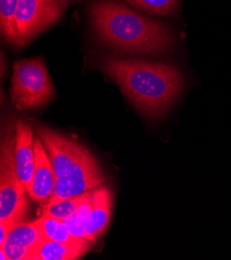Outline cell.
<instances>
[{
    "mask_svg": "<svg viewBox=\"0 0 231 260\" xmlns=\"http://www.w3.org/2000/svg\"><path fill=\"white\" fill-rule=\"evenodd\" d=\"M37 220L46 239L56 242H77L81 240L72 235L63 220L52 217H39Z\"/></svg>",
    "mask_w": 231,
    "mask_h": 260,
    "instance_id": "obj_15",
    "label": "cell"
},
{
    "mask_svg": "<svg viewBox=\"0 0 231 260\" xmlns=\"http://www.w3.org/2000/svg\"><path fill=\"white\" fill-rule=\"evenodd\" d=\"M36 164L31 189L28 193L30 200L36 203H47L52 195L56 183V174L50 161L46 147L38 136L35 141Z\"/></svg>",
    "mask_w": 231,
    "mask_h": 260,
    "instance_id": "obj_9",
    "label": "cell"
},
{
    "mask_svg": "<svg viewBox=\"0 0 231 260\" xmlns=\"http://www.w3.org/2000/svg\"><path fill=\"white\" fill-rule=\"evenodd\" d=\"M32 126L22 118L16 121L15 163L18 176L27 193L30 192L35 174L36 151Z\"/></svg>",
    "mask_w": 231,
    "mask_h": 260,
    "instance_id": "obj_7",
    "label": "cell"
},
{
    "mask_svg": "<svg viewBox=\"0 0 231 260\" xmlns=\"http://www.w3.org/2000/svg\"><path fill=\"white\" fill-rule=\"evenodd\" d=\"M100 68L117 83L133 105L150 118L165 115L185 86L179 70L163 62L106 58L100 62Z\"/></svg>",
    "mask_w": 231,
    "mask_h": 260,
    "instance_id": "obj_1",
    "label": "cell"
},
{
    "mask_svg": "<svg viewBox=\"0 0 231 260\" xmlns=\"http://www.w3.org/2000/svg\"><path fill=\"white\" fill-rule=\"evenodd\" d=\"M89 194L90 191L82 195L60 199L55 202H47L42 207L40 217H52L64 221L77 211Z\"/></svg>",
    "mask_w": 231,
    "mask_h": 260,
    "instance_id": "obj_14",
    "label": "cell"
},
{
    "mask_svg": "<svg viewBox=\"0 0 231 260\" xmlns=\"http://www.w3.org/2000/svg\"><path fill=\"white\" fill-rule=\"evenodd\" d=\"M92 27L105 45L124 53L159 55L174 44L168 26L112 0H101L90 8Z\"/></svg>",
    "mask_w": 231,
    "mask_h": 260,
    "instance_id": "obj_2",
    "label": "cell"
},
{
    "mask_svg": "<svg viewBox=\"0 0 231 260\" xmlns=\"http://www.w3.org/2000/svg\"><path fill=\"white\" fill-rule=\"evenodd\" d=\"M0 259H2V260H9L8 255H7V253L5 252L4 249H0Z\"/></svg>",
    "mask_w": 231,
    "mask_h": 260,
    "instance_id": "obj_19",
    "label": "cell"
},
{
    "mask_svg": "<svg viewBox=\"0 0 231 260\" xmlns=\"http://www.w3.org/2000/svg\"><path fill=\"white\" fill-rule=\"evenodd\" d=\"M112 209V192L108 186H100L93 190L91 207L88 213L85 230L89 241L95 242L108 226Z\"/></svg>",
    "mask_w": 231,
    "mask_h": 260,
    "instance_id": "obj_12",
    "label": "cell"
},
{
    "mask_svg": "<svg viewBox=\"0 0 231 260\" xmlns=\"http://www.w3.org/2000/svg\"><path fill=\"white\" fill-rule=\"evenodd\" d=\"M106 181V176L101 165L89 168L85 171L56 179L54 191L48 202H55L60 199L82 195L94 190Z\"/></svg>",
    "mask_w": 231,
    "mask_h": 260,
    "instance_id": "obj_10",
    "label": "cell"
},
{
    "mask_svg": "<svg viewBox=\"0 0 231 260\" xmlns=\"http://www.w3.org/2000/svg\"><path fill=\"white\" fill-rule=\"evenodd\" d=\"M45 239L38 220L22 221L16 224L0 247L8 255L9 260H27L29 253Z\"/></svg>",
    "mask_w": 231,
    "mask_h": 260,
    "instance_id": "obj_8",
    "label": "cell"
},
{
    "mask_svg": "<svg viewBox=\"0 0 231 260\" xmlns=\"http://www.w3.org/2000/svg\"><path fill=\"white\" fill-rule=\"evenodd\" d=\"M134 8L150 15L172 17L179 7V0H124Z\"/></svg>",
    "mask_w": 231,
    "mask_h": 260,
    "instance_id": "obj_16",
    "label": "cell"
},
{
    "mask_svg": "<svg viewBox=\"0 0 231 260\" xmlns=\"http://www.w3.org/2000/svg\"><path fill=\"white\" fill-rule=\"evenodd\" d=\"M56 177H64L98 166V161L83 144L70 139L47 126H37Z\"/></svg>",
    "mask_w": 231,
    "mask_h": 260,
    "instance_id": "obj_5",
    "label": "cell"
},
{
    "mask_svg": "<svg viewBox=\"0 0 231 260\" xmlns=\"http://www.w3.org/2000/svg\"><path fill=\"white\" fill-rule=\"evenodd\" d=\"M11 98L16 108L32 110L46 107L55 98V88L43 58L16 61Z\"/></svg>",
    "mask_w": 231,
    "mask_h": 260,
    "instance_id": "obj_4",
    "label": "cell"
},
{
    "mask_svg": "<svg viewBox=\"0 0 231 260\" xmlns=\"http://www.w3.org/2000/svg\"><path fill=\"white\" fill-rule=\"evenodd\" d=\"M72 3L73 0H19L17 28L23 47L58 21Z\"/></svg>",
    "mask_w": 231,
    "mask_h": 260,
    "instance_id": "obj_6",
    "label": "cell"
},
{
    "mask_svg": "<svg viewBox=\"0 0 231 260\" xmlns=\"http://www.w3.org/2000/svg\"><path fill=\"white\" fill-rule=\"evenodd\" d=\"M93 190L90 191L89 196L85 199V201L77 209V211L64 220V223L70 230L72 235L76 238L88 240V236L85 230V223L88 216V213L91 207V198H92Z\"/></svg>",
    "mask_w": 231,
    "mask_h": 260,
    "instance_id": "obj_17",
    "label": "cell"
},
{
    "mask_svg": "<svg viewBox=\"0 0 231 260\" xmlns=\"http://www.w3.org/2000/svg\"><path fill=\"white\" fill-rule=\"evenodd\" d=\"M16 121L10 119L3 133L0 147V222L18 224L29 211L27 192L18 176L15 163Z\"/></svg>",
    "mask_w": 231,
    "mask_h": 260,
    "instance_id": "obj_3",
    "label": "cell"
},
{
    "mask_svg": "<svg viewBox=\"0 0 231 260\" xmlns=\"http://www.w3.org/2000/svg\"><path fill=\"white\" fill-rule=\"evenodd\" d=\"M93 242L81 239L77 242H56L44 239L28 255L27 260H76L83 257Z\"/></svg>",
    "mask_w": 231,
    "mask_h": 260,
    "instance_id": "obj_11",
    "label": "cell"
},
{
    "mask_svg": "<svg viewBox=\"0 0 231 260\" xmlns=\"http://www.w3.org/2000/svg\"><path fill=\"white\" fill-rule=\"evenodd\" d=\"M15 225L16 224L12 222H0V247L6 244L10 232Z\"/></svg>",
    "mask_w": 231,
    "mask_h": 260,
    "instance_id": "obj_18",
    "label": "cell"
},
{
    "mask_svg": "<svg viewBox=\"0 0 231 260\" xmlns=\"http://www.w3.org/2000/svg\"><path fill=\"white\" fill-rule=\"evenodd\" d=\"M18 5L19 0H0V28L8 43L23 47L17 28Z\"/></svg>",
    "mask_w": 231,
    "mask_h": 260,
    "instance_id": "obj_13",
    "label": "cell"
}]
</instances>
